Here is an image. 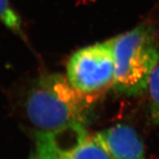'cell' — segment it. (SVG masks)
Wrapping results in <instances>:
<instances>
[{
    "label": "cell",
    "mask_w": 159,
    "mask_h": 159,
    "mask_svg": "<svg viewBox=\"0 0 159 159\" xmlns=\"http://www.w3.org/2000/svg\"><path fill=\"white\" fill-rule=\"evenodd\" d=\"M89 102L61 74L38 78L25 99L26 117L37 133H50L75 125H85Z\"/></svg>",
    "instance_id": "6da1fadb"
},
{
    "label": "cell",
    "mask_w": 159,
    "mask_h": 159,
    "mask_svg": "<svg viewBox=\"0 0 159 159\" xmlns=\"http://www.w3.org/2000/svg\"><path fill=\"white\" fill-rule=\"evenodd\" d=\"M67 78L71 86L91 103L113 87V38L75 51L67 63Z\"/></svg>",
    "instance_id": "3957f363"
},
{
    "label": "cell",
    "mask_w": 159,
    "mask_h": 159,
    "mask_svg": "<svg viewBox=\"0 0 159 159\" xmlns=\"http://www.w3.org/2000/svg\"><path fill=\"white\" fill-rule=\"evenodd\" d=\"M147 90L149 92L150 119L154 124H159V63L149 77Z\"/></svg>",
    "instance_id": "8992f818"
},
{
    "label": "cell",
    "mask_w": 159,
    "mask_h": 159,
    "mask_svg": "<svg viewBox=\"0 0 159 159\" xmlns=\"http://www.w3.org/2000/svg\"><path fill=\"white\" fill-rule=\"evenodd\" d=\"M30 159H40L39 157H38V156L36 153H34V154H32V156L30 157Z\"/></svg>",
    "instance_id": "ba28073f"
},
{
    "label": "cell",
    "mask_w": 159,
    "mask_h": 159,
    "mask_svg": "<svg viewBox=\"0 0 159 159\" xmlns=\"http://www.w3.org/2000/svg\"><path fill=\"white\" fill-rule=\"evenodd\" d=\"M0 22L17 34H22V23L9 0H0Z\"/></svg>",
    "instance_id": "52a82bcc"
},
{
    "label": "cell",
    "mask_w": 159,
    "mask_h": 159,
    "mask_svg": "<svg viewBox=\"0 0 159 159\" xmlns=\"http://www.w3.org/2000/svg\"><path fill=\"white\" fill-rule=\"evenodd\" d=\"M35 153L40 159H110L93 136H89L85 125L37 133Z\"/></svg>",
    "instance_id": "277c9868"
},
{
    "label": "cell",
    "mask_w": 159,
    "mask_h": 159,
    "mask_svg": "<svg viewBox=\"0 0 159 159\" xmlns=\"http://www.w3.org/2000/svg\"><path fill=\"white\" fill-rule=\"evenodd\" d=\"M93 138L110 159H146L142 140L129 125L116 124L97 132Z\"/></svg>",
    "instance_id": "5b68a950"
},
{
    "label": "cell",
    "mask_w": 159,
    "mask_h": 159,
    "mask_svg": "<svg viewBox=\"0 0 159 159\" xmlns=\"http://www.w3.org/2000/svg\"><path fill=\"white\" fill-rule=\"evenodd\" d=\"M113 40V88L128 96L141 94L147 90L149 77L159 63V45L154 30L144 24Z\"/></svg>",
    "instance_id": "7a4b0ae2"
}]
</instances>
